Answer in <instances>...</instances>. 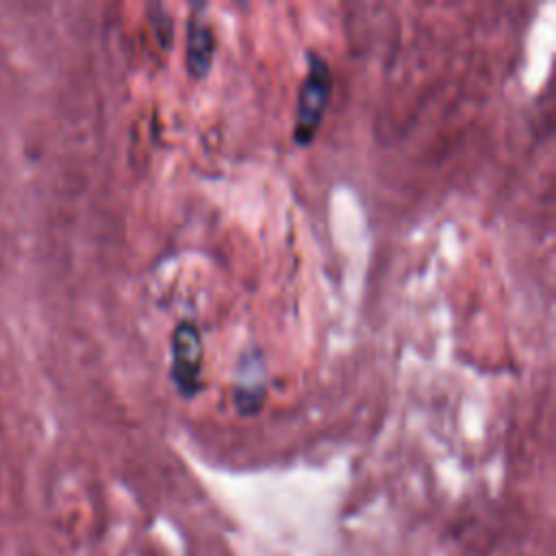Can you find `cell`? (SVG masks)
Returning <instances> with one entry per match:
<instances>
[{
    "mask_svg": "<svg viewBox=\"0 0 556 556\" xmlns=\"http://www.w3.org/2000/svg\"><path fill=\"white\" fill-rule=\"evenodd\" d=\"M330 67L319 52L311 50L306 54V74L298 89L293 115V141L298 146H308L315 139L330 98Z\"/></svg>",
    "mask_w": 556,
    "mask_h": 556,
    "instance_id": "cell-1",
    "label": "cell"
},
{
    "mask_svg": "<svg viewBox=\"0 0 556 556\" xmlns=\"http://www.w3.org/2000/svg\"><path fill=\"white\" fill-rule=\"evenodd\" d=\"M267 387L265 361L258 350H248L241 354L235 384H232V402L241 415H252L263 406Z\"/></svg>",
    "mask_w": 556,
    "mask_h": 556,
    "instance_id": "cell-3",
    "label": "cell"
},
{
    "mask_svg": "<svg viewBox=\"0 0 556 556\" xmlns=\"http://www.w3.org/2000/svg\"><path fill=\"white\" fill-rule=\"evenodd\" d=\"M213 52H215V35L208 26V22L191 13L187 22V67L189 74L195 78H202L208 74L211 63H213Z\"/></svg>",
    "mask_w": 556,
    "mask_h": 556,
    "instance_id": "cell-4",
    "label": "cell"
},
{
    "mask_svg": "<svg viewBox=\"0 0 556 556\" xmlns=\"http://www.w3.org/2000/svg\"><path fill=\"white\" fill-rule=\"evenodd\" d=\"M202 337L193 321H180L172 332V382L180 395L193 397L202 382Z\"/></svg>",
    "mask_w": 556,
    "mask_h": 556,
    "instance_id": "cell-2",
    "label": "cell"
}]
</instances>
